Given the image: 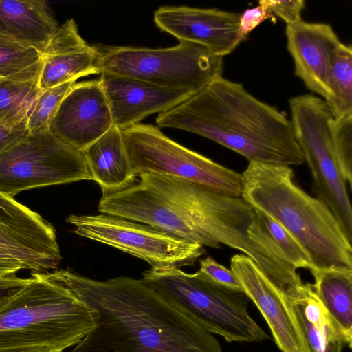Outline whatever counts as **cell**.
Instances as JSON below:
<instances>
[{
  "label": "cell",
  "mask_w": 352,
  "mask_h": 352,
  "mask_svg": "<svg viewBox=\"0 0 352 352\" xmlns=\"http://www.w3.org/2000/svg\"><path fill=\"white\" fill-rule=\"evenodd\" d=\"M38 274L96 311L95 327L69 352H223L212 333L142 278L98 280L69 270Z\"/></svg>",
  "instance_id": "cell-1"
},
{
  "label": "cell",
  "mask_w": 352,
  "mask_h": 352,
  "mask_svg": "<svg viewBox=\"0 0 352 352\" xmlns=\"http://www.w3.org/2000/svg\"><path fill=\"white\" fill-rule=\"evenodd\" d=\"M156 123L210 139L248 162L278 165L305 162L287 117L219 76L184 102L160 113Z\"/></svg>",
  "instance_id": "cell-2"
},
{
  "label": "cell",
  "mask_w": 352,
  "mask_h": 352,
  "mask_svg": "<svg viewBox=\"0 0 352 352\" xmlns=\"http://www.w3.org/2000/svg\"><path fill=\"white\" fill-rule=\"evenodd\" d=\"M241 197L281 225L309 256L314 271H352V245L331 210L304 191L289 166L250 162Z\"/></svg>",
  "instance_id": "cell-3"
},
{
  "label": "cell",
  "mask_w": 352,
  "mask_h": 352,
  "mask_svg": "<svg viewBox=\"0 0 352 352\" xmlns=\"http://www.w3.org/2000/svg\"><path fill=\"white\" fill-rule=\"evenodd\" d=\"M96 316L69 290L33 273L0 310V352L34 346L63 351L95 327Z\"/></svg>",
  "instance_id": "cell-4"
},
{
  "label": "cell",
  "mask_w": 352,
  "mask_h": 352,
  "mask_svg": "<svg viewBox=\"0 0 352 352\" xmlns=\"http://www.w3.org/2000/svg\"><path fill=\"white\" fill-rule=\"evenodd\" d=\"M142 280L211 333L227 342H262L270 337L251 317L243 291L222 286L202 273L180 268L144 271Z\"/></svg>",
  "instance_id": "cell-5"
},
{
  "label": "cell",
  "mask_w": 352,
  "mask_h": 352,
  "mask_svg": "<svg viewBox=\"0 0 352 352\" xmlns=\"http://www.w3.org/2000/svg\"><path fill=\"white\" fill-rule=\"evenodd\" d=\"M101 72L126 76L194 95L221 76L223 57L205 47L180 41L168 48L96 47Z\"/></svg>",
  "instance_id": "cell-6"
},
{
  "label": "cell",
  "mask_w": 352,
  "mask_h": 352,
  "mask_svg": "<svg viewBox=\"0 0 352 352\" xmlns=\"http://www.w3.org/2000/svg\"><path fill=\"white\" fill-rule=\"evenodd\" d=\"M121 131L135 177L170 175L221 194L241 197V173L184 147L157 126L140 122Z\"/></svg>",
  "instance_id": "cell-7"
},
{
  "label": "cell",
  "mask_w": 352,
  "mask_h": 352,
  "mask_svg": "<svg viewBox=\"0 0 352 352\" xmlns=\"http://www.w3.org/2000/svg\"><path fill=\"white\" fill-rule=\"evenodd\" d=\"M289 104L293 132L310 170L316 197L331 210L352 242L351 205L328 126L331 113L323 99L311 94L292 97Z\"/></svg>",
  "instance_id": "cell-8"
},
{
  "label": "cell",
  "mask_w": 352,
  "mask_h": 352,
  "mask_svg": "<svg viewBox=\"0 0 352 352\" xmlns=\"http://www.w3.org/2000/svg\"><path fill=\"white\" fill-rule=\"evenodd\" d=\"M93 180L82 152L51 133L30 132L0 153V192L13 197L32 188Z\"/></svg>",
  "instance_id": "cell-9"
},
{
  "label": "cell",
  "mask_w": 352,
  "mask_h": 352,
  "mask_svg": "<svg viewBox=\"0 0 352 352\" xmlns=\"http://www.w3.org/2000/svg\"><path fill=\"white\" fill-rule=\"evenodd\" d=\"M66 221L75 227L76 234L141 258L153 269L192 265L205 252L204 246L198 243L106 214H73Z\"/></svg>",
  "instance_id": "cell-10"
},
{
  "label": "cell",
  "mask_w": 352,
  "mask_h": 352,
  "mask_svg": "<svg viewBox=\"0 0 352 352\" xmlns=\"http://www.w3.org/2000/svg\"><path fill=\"white\" fill-rule=\"evenodd\" d=\"M230 267L243 292L265 320L281 352H307L294 304L309 294L311 285L307 283L305 288L299 289L280 286L270 280L243 254L232 256Z\"/></svg>",
  "instance_id": "cell-11"
},
{
  "label": "cell",
  "mask_w": 352,
  "mask_h": 352,
  "mask_svg": "<svg viewBox=\"0 0 352 352\" xmlns=\"http://www.w3.org/2000/svg\"><path fill=\"white\" fill-rule=\"evenodd\" d=\"M0 248L25 269L44 272L62 259L54 226L39 214L0 192Z\"/></svg>",
  "instance_id": "cell-12"
},
{
  "label": "cell",
  "mask_w": 352,
  "mask_h": 352,
  "mask_svg": "<svg viewBox=\"0 0 352 352\" xmlns=\"http://www.w3.org/2000/svg\"><path fill=\"white\" fill-rule=\"evenodd\" d=\"M113 126L100 80L75 83L49 125L55 137L82 152Z\"/></svg>",
  "instance_id": "cell-13"
},
{
  "label": "cell",
  "mask_w": 352,
  "mask_h": 352,
  "mask_svg": "<svg viewBox=\"0 0 352 352\" xmlns=\"http://www.w3.org/2000/svg\"><path fill=\"white\" fill-rule=\"evenodd\" d=\"M240 14L217 9L163 6L154 12V22L180 41L201 45L223 57L244 38L240 31Z\"/></svg>",
  "instance_id": "cell-14"
},
{
  "label": "cell",
  "mask_w": 352,
  "mask_h": 352,
  "mask_svg": "<svg viewBox=\"0 0 352 352\" xmlns=\"http://www.w3.org/2000/svg\"><path fill=\"white\" fill-rule=\"evenodd\" d=\"M109 102L113 125L129 128L155 113H162L194 94L160 87L143 80L101 72L99 78Z\"/></svg>",
  "instance_id": "cell-15"
},
{
  "label": "cell",
  "mask_w": 352,
  "mask_h": 352,
  "mask_svg": "<svg viewBox=\"0 0 352 352\" xmlns=\"http://www.w3.org/2000/svg\"><path fill=\"white\" fill-rule=\"evenodd\" d=\"M287 47L294 63V73L307 88L324 98L336 53L342 44L331 26L302 20L287 25Z\"/></svg>",
  "instance_id": "cell-16"
},
{
  "label": "cell",
  "mask_w": 352,
  "mask_h": 352,
  "mask_svg": "<svg viewBox=\"0 0 352 352\" xmlns=\"http://www.w3.org/2000/svg\"><path fill=\"white\" fill-rule=\"evenodd\" d=\"M99 52L80 35L73 19L67 20L52 38L43 54L38 77L41 90L60 85L90 74H100Z\"/></svg>",
  "instance_id": "cell-17"
},
{
  "label": "cell",
  "mask_w": 352,
  "mask_h": 352,
  "mask_svg": "<svg viewBox=\"0 0 352 352\" xmlns=\"http://www.w3.org/2000/svg\"><path fill=\"white\" fill-rule=\"evenodd\" d=\"M43 0H0V35L42 54L58 29Z\"/></svg>",
  "instance_id": "cell-18"
},
{
  "label": "cell",
  "mask_w": 352,
  "mask_h": 352,
  "mask_svg": "<svg viewBox=\"0 0 352 352\" xmlns=\"http://www.w3.org/2000/svg\"><path fill=\"white\" fill-rule=\"evenodd\" d=\"M93 180L102 193L118 191L135 181L121 130L113 126L82 151Z\"/></svg>",
  "instance_id": "cell-19"
},
{
  "label": "cell",
  "mask_w": 352,
  "mask_h": 352,
  "mask_svg": "<svg viewBox=\"0 0 352 352\" xmlns=\"http://www.w3.org/2000/svg\"><path fill=\"white\" fill-rule=\"evenodd\" d=\"M307 352H342L348 342L314 293L294 304Z\"/></svg>",
  "instance_id": "cell-20"
},
{
  "label": "cell",
  "mask_w": 352,
  "mask_h": 352,
  "mask_svg": "<svg viewBox=\"0 0 352 352\" xmlns=\"http://www.w3.org/2000/svg\"><path fill=\"white\" fill-rule=\"evenodd\" d=\"M314 294L327 314L352 346V271L322 270L311 272Z\"/></svg>",
  "instance_id": "cell-21"
},
{
  "label": "cell",
  "mask_w": 352,
  "mask_h": 352,
  "mask_svg": "<svg viewBox=\"0 0 352 352\" xmlns=\"http://www.w3.org/2000/svg\"><path fill=\"white\" fill-rule=\"evenodd\" d=\"M43 54L0 35V79L27 82L38 79Z\"/></svg>",
  "instance_id": "cell-22"
},
{
  "label": "cell",
  "mask_w": 352,
  "mask_h": 352,
  "mask_svg": "<svg viewBox=\"0 0 352 352\" xmlns=\"http://www.w3.org/2000/svg\"><path fill=\"white\" fill-rule=\"evenodd\" d=\"M329 94L324 100L333 118L352 115V48L342 43L334 58Z\"/></svg>",
  "instance_id": "cell-23"
},
{
  "label": "cell",
  "mask_w": 352,
  "mask_h": 352,
  "mask_svg": "<svg viewBox=\"0 0 352 352\" xmlns=\"http://www.w3.org/2000/svg\"><path fill=\"white\" fill-rule=\"evenodd\" d=\"M41 91L38 79L27 82L0 80V121L10 127L26 122Z\"/></svg>",
  "instance_id": "cell-24"
},
{
  "label": "cell",
  "mask_w": 352,
  "mask_h": 352,
  "mask_svg": "<svg viewBox=\"0 0 352 352\" xmlns=\"http://www.w3.org/2000/svg\"><path fill=\"white\" fill-rule=\"evenodd\" d=\"M76 80L40 91L28 116L27 126L30 132L49 129L62 100Z\"/></svg>",
  "instance_id": "cell-25"
},
{
  "label": "cell",
  "mask_w": 352,
  "mask_h": 352,
  "mask_svg": "<svg viewBox=\"0 0 352 352\" xmlns=\"http://www.w3.org/2000/svg\"><path fill=\"white\" fill-rule=\"evenodd\" d=\"M328 126L335 157L340 173L352 187V115L331 118Z\"/></svg>",
  "instance_id": "cell-26"
},
{
  "label": "cell",
  "mask_w": 352,
  "mask_h": 352,
  "mask_svg": "<svg viewBox=\"0 0 352 352\" xmlns=\"http://www.w3.org/2000/svg\"><path fill=\"white\" fill-rule=\"evenodd\" d=\"M270 235L286 259L296 269H311L309 256L296 239L278 223L258 211Z\"/></svg>",
  "instance_id": "cell-27"
},
{
  "label": "cell",
  "mask_w": 352,
  "mask_h": 352,
  "mask_svg": "<svg viewBox=\"0 0 352 352\" xmlns=\"http://www.w3.org/2000/svg\"><path fill=\"white\" fill-rule=\"evenodd\" d=\"M199 270L215 283L228 288L243 291L242 286L231 270L217 263L210 256L200 260Z\"/></svg>",
  "instance_id": "cell-28"
},
{
  "label": "cell",
  "mask_w": 352,
  "mask_h": 352,
  "mask_svg": "<svg viewBox=\"0 0 352 352\" xmlns=\"http://www.w3.org/2000/svg\"><path fill=\"white\" fill-rule=\"evenodd\" d=\"M271 12L281 18L287 25L302 21L301 12L305 7L304 0H261Z\"/></svg>",
  "instance_id": "cell-29"
},
{
  "label": "cell",
  "mask_w": 352,
  "mask_h": 352,
  "mask_svg": "<svg viewBox=\"0 0 352 352\" xmlns=\"http://www.w3.org/2000/svg\"><path fill=\"white\" fill-rule=\"evenodd\" d=\"M258 3L259 6L248 9L240 15V31L243 38L265 19L270 17L271 12L267 7L261 2Z\"/></svg>",
  "instance_id": "cell-30"
},
{
  "label": "cell",
  "mask_w": 352,
  "mask_h": 352,
  "mask_svg": "<svg viewBox=\"0 0 352 352\" xmlns=\"http://www.w3.org/2000/svg\"><path fill=\"white\" fill-rule=\"evenodd\" d=\"M30 133L27 122L16 127H10L0 121V153L17 144Z\"/></svg>",
  "instance_id": "cell-31"
},
{
  "label": "cell",
  "mask_w": 352,
  "mask_h": 352,
  "mask_svg": "<svg viewBox=\"0 0 352 352\" xmlns=\"http://www.w3.org/2000/svg\"><path fill=\"white\" fill-rule=\"evenodd\" d=\"M31 280L14 275L0 278V310Z\"/></svg>",
  "instance_id": "cell-32"
},
{
  "label": "cell",
  "mask_w": 352,
  "mask_h": 352,
  "mask_svg": "<svg viewBox=\"0 0 352 352\" xmlns=\"http://www.w3.org/2000/svg\"><path fill=\"white\" fill-rule=\"evenodd\" d=\"M21 269L25 267L19 258L0 248V278L14 275Z\"/></svg>",
  "instance_id": "cell-33"
},
{
  "label": "cell",
  "mask_w": 352,
  "mask_h": 352,
  "mask_svg": "<svg viewBox=\"0 0 352 352\" xmlns=\"http://www.w3.org/2000/svg\"><path fill=\"white\" fill-rule=\"evenodd\" d=\"M2 352H63L53 349L41 346L16 348L9 350H5Z\"/></svg>",
  "instance_id": "cell-34"
},
{
  "label": "cell",
  "mask_w": 352,
  "mask_h": 352,
  "mask_svg": "<svg viewBox=\"0 0 352 352\" xmlns=\"http://www.w3.org/2000/svg\"><path fill=\"white\" fill-rule=\"evenodd\" d=\"M0 80H1V79H0Z\"/></svg>",
  "instance_id": "cell-35"
}]
</instances>
